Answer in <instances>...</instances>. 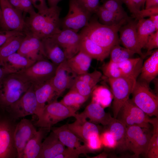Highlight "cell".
Masks as SVG:
<instances>
[{
	"instance_id": "1",
	"label": "cell",
	"mask_w": 158,
	"mask_h": 158,
	"mask_svg": "<svg viewBox=\"0 0 158 158\" xmlns=\"http://www.w3.org/2000/svg\"><path fill=\"white\" fill-rule=\"evenodd\" d=\"M61 11L60 8L56 6L30 15L25 19V33H30L40 39L57 33L61 30Z\"/></svg>"
},
{
	"instance_id": "2",
	"label": "cell",
	"mask_w": 158,
	"mask_h": 158,
	"mask_svg": "<svg viewBox=\"0 0 158 158\" xmlns=\"http://www.w3.org/2000/svg\"><path fill=\"white\" fill-rule=\"evenodd\" d=\"M33 85L18 72L6 74L0 84V107L7 111Z\"/></svg>"
},
{
	"instance_id": "3",
	"label": "cell",
	"mask_w": 158,
	"mask_h": 158,
	"mask_svg": "<svg viewBox=\"0 0 158 158\" xmlns=\"http://www.w3.org/2000/svg\"><path fill=\"white\" fill-rule=\"evenodd\" d=\"M130 19H124L117 25L108 26L102 24L96 19L90 18L80 33L98 45L111 50L113 46L120 43L118 35L119 29Z\"/></svg>"
},
{
	"instance_id": "4",
	"label": "cell",
	"mask_w": 158,
	"mask_h": 158,
	"mask_svg": "<svg viewBox=\"0 0 158 158\" xmlns=\"http://www.w3.org/2000/svg\"><path fill=\"white\" fill-rule=\"evenodd\" d=\"M76 109L55 100L46 105L35 125L48 130L57 123L68 117H75Z\"/></svg>"
},
{
	"instance_id": "5",
	"label": "cell",
	"mask_w": 158,
	"mask_h": 158,
	"mask_svg": "<svg viewBox=\"0 0 158 158\" xmlns=\"http://www.w3.org/2000/svg\"><path fill=\"white\" fill-rule=\"evenodd\" d=\"M149 84L136 81L131 94V100L149 116H158V97L150 90Z\"/></svg>"
},
{
	"instance_id": "6",
	"label": "cell",
	"mask_w": 158,
	"mask_h": 158,
	"mask_svg": "<svg viewBox=\"0 0 158 158\" xmlns=\"http://www.w3.org/2000/svg\"><path fill=\"white\" fill-rule=\"evenodd\" d=\"M108 80L113 96L114 118H116L123 104L129 99L137 80L123 76L117 78H108Z\"/></svg>"
},
{
	"instance_id": "7",
	"label": "cell",
	"mask_w": 158,
	"mask_h": 158,
	"mask_svg": "<svg viewBox=\"0 0 158 158\" xmlns=\"http://www.w3.org/2000/svg\"><path fill=\"white\" fill-rule=\"evenodd\" d=\"M143 111L135 105L129 99L123 104L116 118L126 127L137 126L149 128L154 118H149Z\"/></svg>"
},
{
	"instance_id": "8",
	"label": "cell",
	"mask_w": 158,
	"mask_h": 158,
	"mask_svg": "<svg viewBox=\"0 0 158 158\" xmlns=\"http://www.w3.org/2000/svg\"><path fill=\"white\" fill-rule=\"evenodd\" d=\"M2 17L0 20L1 30L25 32L26 27L23 12L14 8L8 0H0Z\"/></svg>"
},
{
	"instance_id": "9",
	"label": "cell",
	"mask_w": 158,
	"mask_h": 158,
	"mask_svg": "<svg viewBox=\"0 0 158 158\" xmlns=\"http://www.w3.org/2000/svg\"><path fill=\"white\" fill-rule=\"evenodd\" d=\"M57 66L44 58L18 72L25 76L34 86H36L52 79Z\"/></svg>"
},
{
	"instance_id": "10",
	"label": "cell",
	"mask_w": 158,
	"mask_h": 158,
	"mask_svg": "<svg viewBox=\"0 0 158 158\" xmlns=\"http://www.w3.org/2000/svg\"><path fill=\"white\" fill-rule=\"evenodd\" d=\"M149 128H142L137 126L127 127L126 137V150L132 152L138 157L145 154L152 136L147 132Z\"/></svg>"
},
{
	"instance_id": "11",
	"label": "cell",
	"mask_w": 158,
	"mask_h": 158,
	"mask_svg": "<svg viewBox=\"0 0 158 158\" xmlns=\"http://www.w3.org/2000/svg\"><path fill=\"white\" fill-rule=\"evenodd\" d=\"M92 14L76 0H70L68 11L62 21H61V26L63 29H69L78 32L88 24Z\"/></svg>"
},
{
	"instance_id": "12",
	"label": "cell",
	"mask_w": 158,
	"mask_h": 158,
	"mask_svg": "<svg viewBox=\"0 0 158 158\" xmlns=\"http://www.w3.org/2000/svg\"><path fill=\"white\" fill-rule=\"evenodd\" d=\"M15 126L10 119L0 115V158L17 157L13 139Z\"/></svg>"
},
{
	"instance_id": "13",
	"label": "cell",
	"mask_w": 158,
	"mask_h": 158,
	"mask_svg": "<svg viewBox=\"0 0 158 158\" xmlns=\"http://www.w3.org/2000/svg\"><path fill=\"white\" fill-rule=\"evenodd\" d=\"M37 103L33 85L16 102L13 104L7 111L14 118H17L35 114Z\"/></svg>"
},
{
	"instance_id": "14",
	"label": "cell",
	"mask_w": 158,
	"mask_h": 158,
	"mask_svg": "<svg viewBox=\"0 0 158 158\" xmlns=\"http://www.w3.org/2000/svg\"><path fill=\"white\" fill-rule=\"evenodd\" d=\"M50 37L62 48L67 59L75 55L80 50L81 35L73 30L63 28Z\"/></svg>"
},
{
	"instance_id": "15",
	"label": "cell",
	"mask_w": 158,
	"mask_h": 158,
	"mask_svg": "<svg viewBox=\"0 0 158 158\" xmlns=\"http://www.w3.org/2000/svg\"><path fill=\"white\" fill-rule=\"evenodd\" d=\"M66 60L57 66L51 79L57 98L66 89L71 88L78 75L69 67Z\"/></svg>"
},
{
	"instance_id": "16",
	"label": "cell",
	"mask_w": 158,
	"mask_h": 158,
	"mask_svg": "<svg viewBox=\"0 0 158 158\" xmlns=\"http://www.w3.org/2000/svg\"><path fill=\"white\" fill-rule=\"evenodd\" d=\"M37 131L34 125L28 119L23 118L16 125L13 139L18 158H22L26 144Z\"/></svg>"
},
{
	"instance_id": "17",
	"label": "cell",
	"mask_w": 158,
	"mask_h": 158,
	"mask_svg": "<svg viewBox=\"0 0 158 158\" xmlns=\"http://www.w3.org/2000/svg\"><path fill=\"white\" fill-rule=\"evenodd\" d=\"M137 23L136 20L133 21L130 19L121 27L118 31L119 41L120 43L125 48L144 58L146 56L142 52V49L138 42L137 32Z\"/></svg>"
},
{
	"instance_id": "18",
	"label": "cell",
	"mask_w": 158,
	"mask_h": 158,
	"mask_svg": "<svg viewBox=\"0 0 158 158\" xmlns=\"http://www.w3.org/2000/svg\"><path fill=\"white\" fill-rule=\"evenodd\" d=\"M25 36L17 52L36 62L45 57L41 40L29 32Z\"/></svg>"
},
{
	"instance_id": "19",
	"label": "cell",
	"mask_w": 158,
	"mask_h": 158,
	"mask_svg": "<svg viewBox=\"0 0 158 158\" xmlns=\"http://www.w3.org/2000/svg\"><path fill=\"white\" fill-rule=\"evenodd\" d=\"M50 129L56 135L61 142L67 147L76 149L81 154L89 152L86 145L81 144L83 141L70 130L67 124L59 127H51Z\"/></svg>"
},
{
	"instance_id": "20",
	"label": "cell",
	"mask_w": 158,
	"mask_h": 158,
	"mask_svg": "<svg viewBox=\"0 0 158 158\" xmlns=\"http://www.w3.org/2000/svg\"><path fill=\"white\" fill-rule=\"evenodd\" d=\"M74 122L67 124L68 128L85 144L87 140L92 136L99 134L98 128L93 123L87 121L86 119L79 116L77 114Z\"/></svg>"
},
{
	"instance_id": "21",
	"label": "cell",
	"mask_w": 158,
	"mask_h": 158,
	"mask_svg": "<svg viewBox=\"0 0 158 158\" xmlns=\"http://www.w3.org/2000/svg\"><path fill=\"white\" fill-rule=\"evenodd\" d=\"M78 114L81 117L89 118L90 122L103 125H109L114 118L106 112L104 108L100 105L92 102L86 107L83 112Z\"/></svg>"
},
{
	"instance_id": "22",
	"label": "cell",
	"mask_w": 158,
	"mask_h": 158,
	"mask_svg": "<svg viewBox=\"0 0 158 158\" xmlns=\"http://www.w3.org/2000/svg\"><path fill=\"white\" fill-rule=\"evenodd\" d=\"M51 79L42 84L36 86L33 85L37 103L36 115L38 118L42 114L46 105V103L50 102L54 96H56Z\"/></svg>"
},
{
	"instance_id": "23",
	"label": "cell",
	"mask_w": 158,
	"mask_h": 158,
	"mask_svg": "<svg viewBox=\"0 0 158 158\" xmlns=\"http://www.w3.org/2000/svg\"><path fill=\"white\" fill-rule=\"evenodd\" d=\"M65 149V146L52 131L42 142L39 158H55Z\"/></svg>"
},
{
	"instance_id": "24",
	"label": "cell",
	"mask_w": 158,
	"mask_h": 158,
	"mask_svg": "<svg viewBox=\"0 0 158 158\" xmlns=\"http://www.w3.org/2000/svg\"><path fill=\"white\" fill-rule=\"evenodd\" d=\"M46 58L58 66L67 59L62 48L51 37L41 40Z\"/></svg>"
},
{
	"instance_id": "25",
	"label": "cell",
	"mask_w": 158,
	"mask_h": 158,
	"mask_svg": "<svg viewBox=\"0 0 158 158\" xmlns=\"http://www.w3.org/2000/svg\"><path fill=\"white\" fill-rule=\"evenodd\" d=\"M80 33L81 36L80 50L85 53L92 59L101 61H103L108 57L110 50L98 45L86 35Z\"/></svg>"
},
{
	"instance_id": "26",
	"label": "cell",
	"mask_w": 158,
	"mask_h": 158,
	"mask_svg": "<svg viewBox=\"0 0 158 158\" xmlns=\"http://www.w3.org/2000/svg\"><path fill=\"white\" fill-rule=\"evenodd\" d=\"M141 80L149 84L158 75V50L151 53L143 63L140 74Z\"/></svg>"
},
{
	"instance_id": "27",
	"label": "cell",
	"mask_w": 158,
	"mask_h": 158,
	"mask_svg": "<svg viewBox=\"0 0 158 158\" xmlns=\"http://www.w3.org/2000/svg\"><path fill=\"white\" fill-rule=\"evenodd\" d=\"M25 36V34L23 32L14 35L0 47L1 65L3 66L7 58L17 52Z\"/></svg>"
},
{
	"instance_id": "28",
	"label": "cell",
	"mask_w": 158,
	"mask_h": 158,
	"mask_svg": "<svg viewBox=\"0 0 158 158\" xmlns=\"http://www.w3.org/2000/svg\"><path fill=\"white\" fill-rule=\"evenodd\" d=\"M92 59L83 51L80 50L75 55L67 59V63L77 75L88 72Z\"/></svg>"
},
{
	"instance_id": "29",
	"label": "cell",
	"mask_w": 158,
	"mask_h": 158,
	"mask_svg": "<svg viewBox=\"0 0 158 158\" xmlns=\"http://www.w3.org/2000/svg\"><path fill=\"white\" fill-rule=\"evenodd\" d=\"M45 134L42 128L37 131L26 144L22 158H39Z\"/></svg>"
},
{
	"instance_id": "30",
	"label": "cell",
	"mask_w": 158,
	"mask_h": 158,
	"mask_svg": "<svg viewBox=\"0 0 158 158\" xmlns=\"http://www.w3.org/2000/svg\"><path fill=\"white\" fill-rule=\"evenodd\" d=\"M143 59L132 58L118 63L123 76L137 80L141 72Z\"/></svg>"
},
{
	"instance_id": "31",
	"label": "cell",
	"mask_w": 158,
	"mask_h": 158,
	"mask_svg": "<svg viewBox=\"0 0 158 158\" xmlns=\"http://www.w3.org/2000/svg\"><path fill=\"white\" fill-rule=\"evenodd\" d=\"M35 62L17 52L7 58L3 67L7 68L11 73H15L29 67Z\"/></svg>"
},
{
	"instance_id": "32",
	"label": "cell",
	"mask_w": 158,
	"mask_h": 158,
	"mask_svg": "<svg viewBox=\"0 0 158 158\" xmlns=\"http://www.w3.org/2000/svg\"><path fill=\"white\" fill-rule=\"evenodd\" d=\"M156 31L155 26L149 20L144 18L138 20L137 32L138 42L142 48H145L149 36Z\"/></svg>"
},
{
	"instance_id": "33",
	"label": "cell",
	"mask_w": 158,
	"mask_h": 158,
	"mask_svg": "<svg viewBox=\"0 0 158 158\" xmlns=\"http://www.w3.org/2000/svg\"><path fill=\"white\" fill-rule=\"evenodd\" d=\"M109 125V131L116 141L117 146L122 150H126V126L122 122L114 118Z\"/></svg>"
},
{
	"instance_id": "34",
	"label": "cell",
	"mask_w": 158,
	"mask_h": 158,
	"mask_svg": "<svg viewBox=\"0 0 158 158\" xmlns=\"http://www.w3.org/2000/svg\"><path fill=\"white\" fill-rule=\"evenodd\" d=\"M95 13L97 15L100 23L108 26L117 25L124 19H130L128 16L112 12L101 6H99Z\"/></svg>"
},
{
	"instance_id": "35",
	"label": "cell",
	"mask_w": 158,
	"mask_h": 158,
	"mask_svg": "<svg viewBox=\"0 0 158 158\" xmlns=\"http://www.w3.org/2000/svg\"><path fill=\"white\" fill-rule=\"evenodd\" d=\"M92 94V102L99 104L104 108L110 106L113 98L110 90L103 85H96Z\"/></svg>"
},
{
	"instance_id": "36",
	"label": "cell",
	"mask_w": 158,
	"mask_h": 158,
	"mask_svg": "<svg viewBox=\"0 0 158 158\" xmlns=\"http://www.w3.org/2000/svg\"><path fill=\"white\" fill-rule=\"evenodd\" d=\"M88 98L82 95L75 90L70 89L60 102L66 106L77 111Z\"/></svg>"
},
{
	"instance_id": "37",
	"label": "cell",
	"mask_w": 158,
	"mask_h": 158,
	"mask_svg": "<svg viewBox=\"0 0 158 158\" xmlns=\"http://www.w3.org/2000/svg\"><path fill=\"white\" fill-rule=\"evenodd\" d=\"M135 54L131 50L121 46L119 44L115 45L110 50V60L114 62L119 63L127 59L132 58Z\"/></svg>"
},
{
	"instance_id": "38",
	"label": "cell",
	"mask_w": 158,
	"mask_h": 158,
	"mask_svg": "<svg viewBox=\"0 0 158 158\" xmlns=\"http://www.w3.org/2000/svg\"><path fill=\"white\" fill-rule=\"evenodd\" d=\"M153 131L149 142L147 149L145 154L148 158H158V121L154 122Z\"/></svg>"
},
{
	"instance_id": "39",
	"label": "cell",
	"mask_w": 158,
	"mask_h": 158,
	"mask_svg": "<svg viewBox=\"0 0 158 158\" xmlns=\"http://www.w3.org/2000/svg\"><path fill=\"white\" fill-rule=\"evenodd\" d=\"M104 75L108 78H115L123 76L118 63L110 60L102 67Z\"/></svg>"
},
{
	"instance_id": "40",
	"label": "cell",
	"mask_w": 158,
	"mask_h": 158,
	"mask_svg": "<svg viewBox=\"0 0 158 158\" xmlns=\"http://www.w3.org/2000/svg\"><path fill=\"white\" fill-rule=\"evenodd\" d=\"M102 76V74L100 71L95 70L91 73L87 72L78 75L77 78L87 85L95 87L100 80Z\"/></svg>"
},
{
	"instance_id": "41",
	"label": "cell",
	"mask_w": 158,
	"mask_h": 158,
	"mask_svg": "<svg viewBox=\"0 0 158 158\" xmlns=\"http://www.w3.org/2000/svg\"><path fill=\"white\" fill-rule=\"evenodd\" d=\"M122 4L121 0H106L101 6L112 12L128 16L122 6Z\"/></svg>"
},
{
	"instance_id": "42",
	"label": "cell",
	"mask_w": 158,
	"mask_h": 158,
	"mask_svg": "<svg viewBox=\"0 0 158 158\" xmlns=\"http://www.w3.org/2000/svg\"><path fill=\"white\" fill-rule=\"evenodd\" d=\"M95 87H92L86 84L76 78L70 89L75 90L83 96L89 97L92 94Z\"/></svg>"
},
{
	"instance_id": "43",
	"label": "cell",
	"mask_w": 158,
	"mask_h": 158,
	"mask_svg": "<svg viewBox=\"0 0 158 158\" xmlns=\"http://www.w3.org/2000/svg\"><path fill=\"white\" fill-rule=\"evenodd\" d=\"M126 5L133 16L135 17L140 8L144 6L143 0H121Z\"/></svg>"
},
{
	"instance_id": "44",
	"label": "cell",
	"mask_w": 158,
	"mask_h": 158,
	"mask_svg": "<svg viewBox=\"0 0 158 158\" xmlns=\"http://www.w3.org/2000/svg\"><path fill=\"white\" fill-rule=\"evenodd\" d=\"M84 8L91 14L95 13L99 6V0H76Z\"/></svg>"
},
{
	"instance_id": "45",
	"label": "cell",
	"mask_w": 158,
	"mask_h": 158,
	"mask_svg": "<svg viewBox=\"0 0 158 158\" xmlns=\"http://www.w3.org/2000/svg\"><path fill=\"white\" fill-rule=\"evenodd\" d=\"M158 48V30L150 35L149 37L145 48L147 49L146 54H150L151 51Z\"/></svg>"
},
{
	"instance_id": "46",
	"label": "cell",
	"mask_w": 158,
	"mask_h": 158,
	"mask_svg": "<svg viewBox=\"0 0 158 158\" xmlns=\"http://www.w3.org/2000/svg\"><path fill=\"white\" fill-rule=\"evenodd\" d=\"M85 145L89 150H96L99 149L102 144L99 134H95L90 138Z\"/></svg>"
},
{
	"instance_id": "47",
	"label": "cell",
	"mask_w": 158,
	"mask_h": 158,
	"mask_svg": "<svg viewBox=\"0 0 158 158\" xmlns=\"http://www.w3.org/2000/svg\"><path fill=\"white\" fill-rule=\"evenodd\" d=\"M100 138L102 145L105 146L110 148L117 146L116 141L109 131L103 133Z\"/></svg>"
},
{
	"instance_id": "48",
	"label": "cell",
	"mask_w": 158,
	"mask_h": 158,
	"mask_svg": "<svg viewBox=\"0 0 158 158\" xmlns=\"http://www.w3.org/2000/svg\"><path fill=\"white\" fill-rule=\"evenodd\" d=\"M158 14V7L143 9L137 13L135 18L136 20L144 18L147 17Z\"/></svg>"
},
{
	"instance_id": "49",
	"label": "cell",
	"mask_w": 158,
	"mask_h": 158,
	"mask_svg": "<svg viewBox=\"0 0 158 158\" xmlns=\"http://www.w3.org/2000/svg\"><path fill=\"white\" fill-rule=\"evenodd\" d=\"M81 154V152L76 149L67 147L55 158H77Z\"/></svg>"
},
{
	"instance_id": "50",
	"label": "cell",
	"mask_w": 158,
	"mask_h": 158,
	"mask_svg": "<svg viewBox=\"0 0 158 158\" xmlns=\"http://www.w3.org/2000/svg\"><path fill=\"white\" fill-rule=\"evenodd\" d=\"M22 32H23L15 31H0V47L11 37Z\"/></svg>"
},
{
	"instance_id": "51",
	"label": "cell",
	"mask_w": 158,
	"mask_h": 158,
	"mask_svg": "<svg viewBox=\"0 0 158 158\" xmlns=\"http://www.w3.org/2000/svg\"><path fill=\"white\" fill-rule=\"evenodd\" d=\"M19 0L23 12L29 13L30 15H32L36 13L31 0Z\"/></svg>"
},
{
	"instance_id": "52",
	"label": "cell",
	"mask_w": 158,
	"mask_h": 158,
	"mask_svg": "<svg viewBox=\"0 0 158 158\" xmlns=\"http://www.w3.org/2000/svg\"><path fill=\"white\" fill-rule=\"evenodd\" d=\"M33 6L37 9L38 11L45 9L47 6L46 0H31Z\"/></svg>"
},
{
	"instance_id": "53",
	"label": "cell",
	"mask_w": 158,
	"mask_h": 158,
	"mask_svg": "<svg viewBox=\"0 0 158 158\" xmlns=\"http://www.w3.org/2000/svg\"><path fill=\"white\" fill-rule=\"evenodd\" d=\"M145 8L158 7V0H146Z\"/></svg>"
},
{
	"instance_id": "54",
	"label": "cell",
	"mask_w": 158,
	"mask_h": 158,
	"mask_svg": "<svg viewBox=\"0 0 158 158\" xmlns=\"http://www.w3.org/2000/svg\"><path fill=\"white\" fill-rule=\"evenodd\" d=\"M14 8L23 12V8L19 0H8Z\"/></svg>"
},
{
	"instance_id": "55",
	"label": "cell",
	"mask_w": 158,
	"mask_h": 158,
	"mask_svg": "<svg viewBox=\"0 0 158 158\" xmlns=\"http://www.w3.org/2000/svg\"><path fill=\"white\" fill-rule=\"evenodd\" d=\"M11 73L7 68L4 67H0V84L5 76L6 74Z\"/></svg>"
},
{
	"instance_id": "56",
	"label": "cell",
	"mask_w": 158,
	"mask_h": 158,
	"mask_svg": "<svg viewBox=\"0 0 158 158\" xmlns=\"http://www.w3.org/2000/svg\"><path fill=\"white\" fill-rule=\"evenodd\" d=\"M149 19L155 26L156 31L158 30V14L151 16Z\"/></svg>"
},
{
	"instance_id": "57",
	"label": "cell",
	"mask_w": 158,
	"mask_h": 158,
	"mask_svg": "<svg viewBox=\"0 0 158 158\" xmlns=\"http://www.w3.org/2000/svg\"><path fill=\"white\" fill-rule=\"evenodd\" d=\"M61 0H47L49 7L57 6V4Z\"/></svg>"
},
{
	"instance_id": "58",
	"label": "cell",
	"mask_w": 158,
	"mask_h": 158,
	"mask_svg": "<svg viewBox=\"0 0 158 158\" xmlns=\"http://www.w3.org/2000/svg\"><path fill=\"white\" fill-rule=\"evenodd\" d=\"M107 154L104 152H103L93 158H107Z\"/></svg>"
},
{
	"instance_id": "59",
	"label": "cell",
	"mask_w": 158,
	"mask_h": 158,
	"mask_svg": "<svg viewBox=\"0 0 158 158\" xmlns=\"http://www.w3.org/2000/svg\"><path fill=\"white\" fill-rule=\"evenodd\" d=\"M1 17H2L1 10V8L0 6V20L1 19Z\"/></svg>"
},
{
	"instance_id": "60",
	"label": "cell",
	"mask_w": 158,
	"mask_h": 158,
	"mask_svg": "<svg viewBox=\"0 0 158 158\" xmlns=\"http://www.w3.org/2000/svg\"><path fill=\"white\" fill-rule=\"evenodd\" d=\"M143 0V2L144 5L145 4V1L146 0Z\"/></svg>"
},
{
	"instance_id": "61",
	"label": "cell",
	"mask_w": 158,
	"mask_h": 158,
	"mask_svg": "<svg viewBox=\"0 0 158 158\" xmlns=\"http://www.w3.org/2000/svg\"><path fill=\"white\" fill-rule=\"evenodd\" d=\"M1 65L0 64V66Z\"/></svg>"
}]
</instances>
